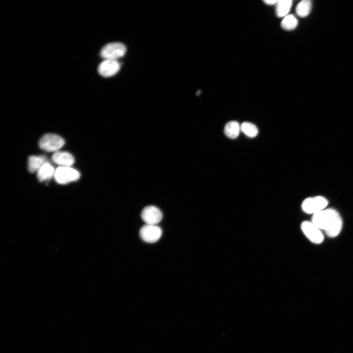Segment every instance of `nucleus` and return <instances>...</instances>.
<instances>
[{
    "label": "nucleus",
    "instance_id": "f8f14e48",
    "mask_svg": "<svg viewBox=\"0 0 353 353\" xmlns=\"http://www.w3.org/2000/svg\"><path fill=\"white\" fill-rule=\"evenodd\" d=\"M55 173L54 167L46 162L39 170L38 178L41 182L45 181L51 179Z\"/></svg>",
    "mask_w": 353,
    "mask_h": 353
},
{
    "label": "nucleus",
    "instance_id": "f257e3e1",
    "mask_svg": "<svg viewBox=\"0 0 353 353\" xmlns=\"http://www.w3.org/2000/svg\"><path fill=\"white\" fill-rule=\"evenodd\" d=\"M312 223L319 229L324 230L330 238H334L340 233L342 221L338 213L333 209L323 210L313 215Z\"/></svg>",
    "mask_w": 353,
    "mask_h": 353
},
{
    "label": "nucleus",
    "instance_id": "4468645a",
    "mask_svg": "<svg viewBox=\"0 0 353 353\" xmlns=\"http://www.w3.org/2000/svg\"><path fill=\"white\" fill-rule=\"evenodd\" d=\"M312 8V4L309 0H303L301 1L296 8V13L300 18H305L310 13Z\"/></svg>",
    "mask_w": 353,
    "mask_h": 353
},
{
    "label": "nucleus",
    "instance_id": "a211bd4d",
    "mask_svg": "<svg viewBox=\"0 0 353 353\" xmlns=\"http://www.w3.org/2000/svg\"><path fill=\"white\" fill-rule=\"evenodd\" d=\"M264 2L266 5L272 6L275 5H276L278 1V0H265V1H264Z\"/></svg>",
    "mask_w": 353,
    "mask_h": 353
},
{
    "label": "nucleus",
    "instance_id": "39448f33",
    "mask_svg": "<svg viewBox=\"0 0 353 353\" xmlns=\"http://www.w3.org/2000/svg\"><path fill=\"white\" fill-rule=\"evenodd\" d=\"M328 203L327 200L325 198L317 197L305 200L302 203V207L306 213L315 214L323 211L327 207Z\"/></svg>",
    "mask_w": 353,
    "mask_h": 353
},
{
    "label": "nucleus",
    "instance_id": "423d86ee",
    "mask_svg": "<svg viewBox=\"0 0 353 353\" xmlns=\"http://www.w3.org/2000/svg\"><path fill=\"white\" fill-rule=\"evenodd\" d=\"M301 229L307 238L312 243L320 244L323 242L324 238L320 229L312 222H303L301 224Z\"/></svg>",
    "mask_w": 353,
    "mask_h": 353
},
{
    "label": "nucleus",
    "instance_id": "dca6fc26",
    "mask_svg": "<svg viewBox=\"0 0 353 353\" xmlns=\"http://www.w3.org/2000/svg\"><path fill=\"white\" fill-rule=\"evenodd\" d=\"M298 22L296 18L292 15H288L284 18L281 27L286 31L294 30L298 26Z\"/></svg>",
    "mask_w": 353,
    "mask_h": 353
},
{
    "label": "nucleus",
    "instance_id": "7ed1b4c3",
    "mask_svg": "<svg viewBox=\"0 0 353 353\" xmlns=\"http://www.w3.org/2000/svg\"><path fill=\"white\" fill-rule=\"evenodd\" d=\"M80 177V173L70 167H59L55 173V178L57 182L60 184H66L76 181Z\"/></svg>",
    "mask_w": 353,
    "mask_h": 353
},
{
    "label": "nucleus",
    "instance_id": "ddd939ff",
    "mask_svg": "<svg viewBox=\"0 0 353 353\" xmlns=\"http://www.w3.org/2000/svg\"><path fill=\"white\" fill-rule=\"evenodd\" d=\"M241 131V125L235 121L229 122L225 126L224 133L229 138L235 139L237 138Z\"/></svg>",
    "mask_w": 353,
    "mask_h": 353
},
{
    "label": "nucleus",
    "instance_id": "6e6552de",
    "mask_svg": "<svg viewBox=\"0 0 353 353\" xmlns=\"http://www.w3.org/2000/svg\"><path fill=\"white\" fill-rule=\"evenodd\" d=\"M141 217L146 224L156 225L162 220L163 215L161 211L157 207L149 206L142 210Z\"/></svg>",
    "mask_w": 353,
    "mask_h": 353
},
{
    "label": "nucleus",
    "instance_id": "f3484780",
    "mask_svg": "<svg viewBox=\"0 0 353 353\" xmlns=\"http://www.w3.org/2000/svg\"><path fill=\"white\" fill-rule=\"evenodd\" d=\"M241 131L248 137H255L258 134V129L257 127L253 124L245 122H243L241 125Z\"/></svg>",
    "mask_w": 353,
    "mask_h": 353
},
{
    "label": "nucleus",
    "instance_id": "2eb2a0df",
    "mask_svg": "<svg viewBox=\"0 0 353 353\" xmlns=\"http://www.w3.org/2000/svg\"><path fill=\"white\" fill-rule=\"evenodd\" d=\"M46 162V158L44 156H31L29 158V170L31 173H34L39 170Z\"/></svg>",
    "mask_w": 353,
    "mask_h": 353
},
{
    "label": "nucleus",
    "instance_id": "1a4fd4ad",
    "mask_svg": "<svg viewBox=\"0 0 353 353\" xmlns=\"http://www.w3.org/2000/svg\"><path fill=\"white\" fill-rule=\"evenodd\" d=\"M120 69L119 63L116 60H105L98 67L99 73L103 77L108 78L115 75Z\"/></svg>",
    "mask_w": 353,
    "mask_h": 353
},
{
    "label": "nucleus",
    "instance_id": "f03ea898",
    "mask_svg": "<svg viewBox=\"0 0 353 353\" xmlns=\"http://www.w3.org/2000/svg\"><path fill=\"white\" fill-rule=\"evenodd\" d=\"M126 53V46L121 43H110L105 45L100 52L105 60H116L123 57Z\"/></svg>",
    "mask_w": 353,
    "mask_h": 353
},
{
    "label": "nucleus",
    "instance_id": "20e7f679",
    "mask_svg": "<svg viewBox=\"0 0 353 353\" xmlns=\"http://www.w3.org/2000/svg\"><path fill=\"white\" fill-rule=\"evenodd\" d=\"M65 140L61 136L54 134H47L40 140V148L47 152L57 151L65 144Z\"/></svg>",
    "mask_w": 353,
    "mask_h": 353
},
{
    "label": "nucleus",
    "instance_id": "0eeeda50",
    "mask_svg": "<svg viewBox=\"0 0 353 353\" xmlns=\"http://www.w3.org/2000/svg\"><path fill=\"white\" fill-rule=\"evenodd\" d=\"M139 235L144 242L152 243L160 239L162 231L157 225L146 224L141 228Z\"/></svg>",
    "mask_w": 353,
    "mask_h": 353
},
{
    "label": "nucleus",
    "instance_id": "9b49d317",
    "mask_svg": "<svg viewBox=\"0 0 353 353\" xmlns=\"http://www.w3.org/2000/svg\"><path fill=\"white\" fill-rule=\"evenodd\" d=\"M291 0H279L276 5V14L278 18H285L288 15L291 7Z\"/></svg>",
    "mask_w": 353,
    "mask_h": 353
},
{
    "label": "nucleus",
    "instance_id": "9d476101",
    "mask_svg": "<svg viewBox=\"0 0 353 353\" xmlns=\"http://www.w3.org/2000/svg\"><path fill=\"white\" fill-rule=\"evenodd\" d=\"M53 161L62 166L70 167L75 162L72 154L65 152H57L52 156Z\"/></svg>",
    "mask_w": 353,
    "mask_h": 353
}]
</instances>
